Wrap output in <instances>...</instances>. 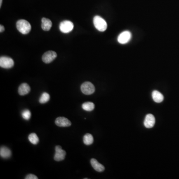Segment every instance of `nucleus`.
<instances>
[{
	"mask_svg": "<svg viewBox=\"0 0 179 179\" xmlns=\"http://www.w3.org/2000/svg\"><path fill=\"white\" fill-rule=\"evenodd\" d=\"M16 25L17 30L21 34L26 35L31 31V25L26 20H19L16 22Z\"/></svg>",
	"mask_w": 179,
	"mask_h": 179,
	"instance_id": "f257e3e1",
	"label": "nucleus"
},
{
	"mask_svg": "<svg viewBox=\"0 0 179 179\" xmlns=\"http://www.w3.org/2000/svg\"><path fill=\"white\" fill-rule=\"evenodd\" d=\"M93 23L97 30L101 32H104L107 29V23L103 17L96 16L94 17Z\"/></svg>",
	"mask_w": 179,
	"mask_h": 179,
	"instance_id": "f03ea898",
	"label": "nucleus"
},
{
	"mask_svg": "<svg viewBox=\"0 0 179 179\" xmlns=\"http://www.w3.org/2000/svg\"><path fill=\"white\" fill-rule=\"evenodd\" d=\"M82 92L86 95H90L95 91V88L92 83L90 82H85L81 86Z\"/></svg>",
	"mask_w": 179,
	"mask_h": 179,
	"instance_id": "7ed1b4c3",
	"label": "nucleus"
},
{
	"mask_svg": "<svg viewBox=\"0 0 179 179\" xmlns=\"http://www.w3.org/2000/svg\"><path fill=\"white\" fill-rule=\"evenodd\" d=\"M74 24L69 21H64L59 25V29L64 34H68L73 30Z\"/></svg>",
	"mask_w": 179,
	"mask_h": 179,
	"instance_id": "20e7f679",
	"label": "nucleus"
},
{
	"mask_svg": "<svg viewBox=\"0 0 179 179\" xmlns=\"http://www.w3.org/2000/svg\"><path fill=\"white\" fill-rule=\"evenodd\" d=\"M132 37L131 32L128 31L121 32L117 37L118 42L121 45H125L128 43Z\"/></svg>",
	"mask_w": 179,
	"mask_h": 179,
	"instance_id": "39448f33",
	"label": "nucleus"
},
{
	"mask_svg": "<svg viewBox=\"0 0 179 179\" xmlns=\"http://www.w3.org/2000/svg\"><path fill=\"white\" fill-rule=\"evenodd\" d=\"M14 65V61L12 58L7 56H2L0 58V66L5 69H10Z\"/></svg>",
	"mask_w": 179,
	"mask_h": 179,
	"instance_id": "423d86ee",
	"label": "nucleus"
},
{
	"mask_svg": "<svg viewBox=\"0 0 179 179\" xmlns=\"http://www.w3.org/2000/svg\"><path fill=\"white\" fill-rule=\"evenodd\" d=\"M66 152L63 150L60 146L57 145L55 147V153L54 156V159L56 161H61L64 160Z\"/></svg>",
	"mask_w": 179,
	"mask_h": 179,
	"instance_id": "0eeeda50",
	"label": "nucleus"
},
{
	"mask_svg": "<svg viewBox=\"0 0 179 179\" xmlns=\"http://www.w3.org/2000/svg\"><path fill=\"white\" fill-rule=\"evenodd\" d=\"M57 57V54L53 51H48L45 53L42 56V61L45 63L48 64L52 62Z\"/></svg>",
	"mask_w": 179,
	"mask_h": 179,
	"instance_id": "6e6552de",
	"label": "nucleus"
},
{
	"mask_svg": "<svg viewBox=\"0 0 179 179\" xmlns=\"http://www.w3.org/2000/svg\"><path fill=\"white\" fill-rule=\"evenodd\" d=\"M155 123V119L152 114L146 115L144 121V125L147 129H151L154 126Z\"/></svg>",
	"mask_w": 179,
	"mask_h": 179,
	"instance_id": "1a4fd4ad",
	"label": "nucleus"
},
{
	"mask_svg": "<svg viewBox=\"0 0 179 179\" xmlns=\"http://www.w3.org/2000/svg\"><path fill=\"white\" fill-rule=\"evenodd\" d=\"M56 125L60 127H68L71 125L69 120L64 117H58L55 121Z\"/></svg>",
	"mask_w": 179,
	"mask_h": 179,
	"instance_id": "9d476101",
	"label": "nucleus"
},
{
	"mask_svg": "<svg viewBox=\"0 0 179 179\" xmlns=\"http://www.w3.org/2000/svg\"><path fill=\"white\" fill-rule=\"evenodd\" d=\"M31 91V87L26 83H23L20 86L18 90L19 94L21 96H24L29 94Z\"/></svg>",
	"mask_w": 179,
	"mask_h": 179,
	"instance_id": "9b49d317",
	"label": "nucleus"
},
{
	"mask_svg": "<svg viewBox=\"0 0 179 179\" xmlns=\"http://www.w3.org/2000/svg\"><path fill=\"white\" fill-rule=\"evenodd\" d=\"M91 164L93 168L98 172H102L105 170V167L95 159L91 160Z\"/></svg>",
	"mask_w": 179,
	"mask_h": 179,
	"instance_id": "f8f14e48",
	"label": "nucleus"
},
{
	"mask_svg": "<svg viewBox=\"0 0 179 179\" xmlns=\"http://www.w3.org/2000/svg\"><path fill=\"white\" fill-rule=\"evenodd\" d=\"M152 99L156 103H161L164 100V96L158 91H153L152 93Z\"/></svg>",
	"mask_w": 179,
	"mask_h": 179,
	"instance_id": "ddd939ff",
	"label": "nucleus"
},
{
	"mask_svg": "<svg viewBox=\"0 0 179 179\" xmlns=\"http://www.w3.org/2000/svg\"><path fill=\"white\" fill-rule=\"evenodd\" d=\"M41 21H42L41 28H42V30H44L45 31H49L52 27V22L50 20L43 17L41 20Z\"/></svg>",
	"mask_w": 179,
	"mask_h": 179,
	"instance_id": "4468645a",
	"label": "nucleus"
},
{
	"mask_svg": "<svg viewBox=\"0 0 179 179\" xmlns=\"http://www.w3.org/2000/svg\"><path fill=\"white\" fill-rule=\"evenodd\" d=\"M11 151L9 148L5 146H2L0 149V155L1 157L5 159L10 158L11 156Z\"/></svg>",
	"mask_w": 179,
	"mask_h": 179,
	"instance_id": "2eb2a0df",
	"label": "nucleus"
},
{
	"mask_svg": "<svg viewBox=\"0 0 179 179\" xmlns=\"http://www.w3.org/2000/svg\"><path fill=\"white\" fill-rule=\"evenodd\" d=\"M83 142L86 145H90L94 142V138L92 135L90 134H86L83 137Z\"/></svg>",
	"mask_w": 179,
	"mask_h": 179,
	"instance_id": "dca6fc26",
	"label": "nucleus"
},
{
	"mask_svg": "<svg viewBox=\"0 0 179 179\" xmlns=\"http://www.w3.org/2000/svg\"><path fill=\"white\" fill-rule=\"evenodd\" d=\"M82 109L86 111H92L95 109V105L92 102L88 101V102L84 103L82 105Z\"/></svg>",
	"mask_w": 179,
	"mask_h": 179,
	"instance_id": "f3484780",
	"label": "nucleus"
},
{
	"mask_svg": "<svg viewBox=\"0 0 179 179\" xmlns=\"http://www.w3.org/2000/svg\"><path fill=\"white\" fill-rule=\"evenodd\" d=\"M29 140L32 144L36 145L39 142V139H38V136L35 133H32L29 135Z\"/></svg>",
	"mask_w": 179,
	"mask_h": 179,
	"instance_id": "a211bd4d",
	"label": "nucleus"
},
{
	"mask_svg": "<svg viewBox=\"0 0 179 179\" xmlns=\"http://www.w3.org/2000/svg\"><path fill=\"white\" fill-rule=\"evenodd\" d=\"M50 100V95L47 93H43L41 96L39 101L41 104H45L48 102Z\"/></svg>",
	"mask_w": 179,
	"mask_h": 179,
	"instance_id": "6ab92c4d",
	"label": "nucleus"
},
{
	"mask_svg": "<svg viewBox=\"0 0 179 179\" xmlns=\"http://www.w3.org/2000/svg\"><path fill=\"white\" fill-rule=\"evenodd\" d=\"M21 115L23 119H25V120H29L31 117V112L30 111V110H25L21 112Z\"/></svg>",
	"mask_w": 179,
	"mask_h": 179,
	"instance_id": "aec40b11",
	"label": "nucleus"
},
{
	"mask_svg": "<svg viewBox=\"0 0 179 179\" xmlns=\"http://www.w3.org/2000/svg\"><path fill=\"white\" fill-rule=\"evenodd\" d=\"M26 179H37V178L35 175L33 174H29L25 177Z\"/></svg>",
	"mask_w": 179,
	"mask_h": 179,
	"instance_id": "412c9836",
	"label": "nucleus"
},
{
	"mask_svg": "<svg viewBox=\"0 0 179 179\" xmlns=\"http://www.w3.org/2000/svg\"><path fill=\"white\" fill-rule=\"evenodd\" d=\"M5 31V28H4V26L2 25H1L0 26V32H2Z\"/></svg>",
	"mask_w": 179,
	"mask_h": 179,
	"instance_id": "4be33fe9",
	"label": "nucleus"
},
{
	"mask_svg": "<svg viewBox=\"0 0 179 179\" xmlns=\"http://www.w3.org/2000/svg\"><path fill=\"white\" fill-rule=\"evenodd\" d=\"M2 0H0V7H1L2 4Z\"/></svg>",
	"mask_w": 179,
	"mask_h": 179,
	"instance_id": "5701e85b",
	"label": "nucleus"
}]
</instances>
